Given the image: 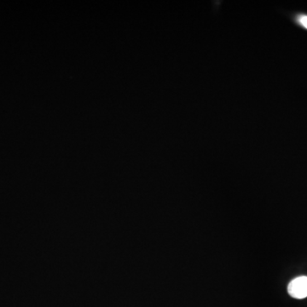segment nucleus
<instances>
[{"mask_svg": "<svg viewBox=\"0 0 307 307\" xmlns=\"http://www.w3.org/2000/svg\"><path fill=\"white\" fill-rule=\"evenodd\" d=\"M288 292L293 298L304 299L307 297V277L294 278L288 286Z\"/></svg>", "mask_w": 307, "mask_h": 307, "instance_id": "f257e3e1", "label": "nucleus"}, {"mask_svg": "<svg viewBox=\"0 0 307 307\" xmlns=\"http://www.w3.org/2000/svg\"><path fill=\"white\" fill-rule=\"evenodd\" d=\"M299 22L300 24L307 29V16H302L299 18Z\"/></svg>", "mask_w": 307, "mask_h": 307, "instance_id": "f03ea898", "label": "nucleus"}]
</instances>
